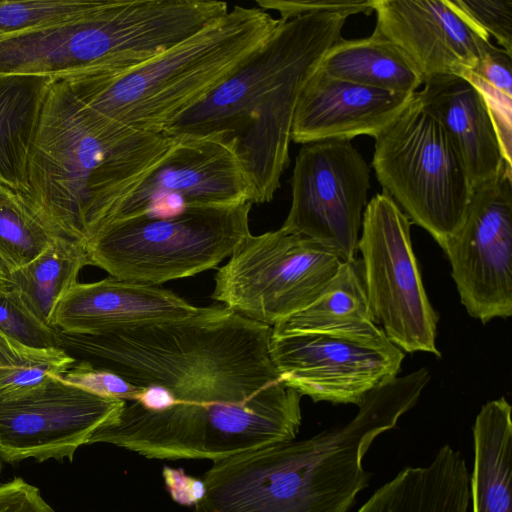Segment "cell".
Here are the masks:
<instances>
[{
  "instance_id": "cell-1",
  "label": "cell",
  "mask_w": 512,
  "mask_h": 512,
  "mask_svg": "<svg viewBox=\"0 0 512 512\" xmlns=\"http://www.w3.org/2000/svg\"><path fill=\"white\" fill-rule=\"evenodd\" d=\"M429 380L426 368L394 377L368 392L343 425L213 462L194 512H349L368 482L365 454Z\"/></svg>"
},
{
  "instance_id": "cell-2",
  "label": "cell",
  "mask_w": 512,
  "mask_h": 512,
  "mask_svg": "<svg viewBox=\"0 0 512 512\" xmlns=\"http://www.w3.org/2000/svg\"><path fill=\"white\" fill-rule=\"evenodd\" d=\"M350 15L311 13L279 22L223 83L166 129L170 136H214L228 143L253 190L270 202L289 165L299 97L326 54L342 39Z\"/></svg>"
},
{
  "instance_id": "cell-3",
  "label": "cell",
  "mask_w": 512,
  "mask_h": 512,
  "mask_svg": "<svg viewBox=\"0 0 512 512\" xmlns=\"http://www.w3.org/2000/svg\"><path fill=\"white\" fill-rule=\"evenodd\" d=\"M271 334L272 327L220 304L200 307L190 317L102 334L58 330V347L132 385L161 386L175 402L238 403L280 379Z\"/></svg>"
},
{
  "instance_id": "cell-4",
  "label": "cell",
  "mask_w": 512,
  "mask_h": 512,
  "mask_svg": "<svg viewBox=\"0 0 512 512\" xmlns=\"http://www.w3.org/2000/svg\"><path fill=\"white\" fill-rule=\"evenodd\" d=\"M172 141L86 107L64 81L53 80L30 145L23 196L58 235L85 243Z\"/></svg>"
},
{
  "instance_id": "cell-5",
  "label": "cell",
  "mask_w": 512,
  "mask_h": 512,
  "mask_svg": "<svg viewBox=\"0 0 512 512\" xmlns=\"http://www.w3.org/2000/svg\"><path fill=\"white\" fill-rule=\"evenodd\" d=\"M279 22L258 7L236 5L187 39L124 71L62 79L86 107L156 133L234 73Z\"/></svg>"
},
{
  "instance_id": "cell-6",
  "label": "cell",
  "mask_w": 512,
  "mask_h": 512,
  "mask_svg": "<svg viewBox=\"0 0 512 512\" xmlns=\"http://www.w3.org/2000/svg\"><path fill=\"white\" fill-rule=\"evenodd\" d=\"M302 395L278 379L243 402H175L152 411L125 401L115 421L97 429L88 444L106 443L149 459L213 462L295 440Z\"/></svg>"
},
{
  "instance_id": "cell-7",
  "label": "cell",
  "mask_w": 512,
  "mask_h": 512,
  "mask_svg": "<svg viewBox=\"0 0 512 512\" xmlns=\"http://www.w3.org/2000/svg\"><path fill=\"white\" fill-rule=\"evenodd\" d=\"M180 21L168 0H94L68 20L0 34V74L62 80L128 70L175 45Z\"/></svg>"
},
{
  "instance_id": "cell-8",
  "label": "cell",
  "mask_w": 512,
  "mask_h": 512,
  "mask_svg": "<svg viewBox=\"0 0 512 512\" xmlns=\"http://www.w3.org/2000/svg\"><path fill=\"white\" fill-rule=\"evenodd\" d=\"M251 203L135 218L101 228L84 243L89 265L146 285L194 276L231 256L250 234Z\"/></svg>"
},
{
  "instance_id": "cell-9",
  "label": "cell",
  "mask_w": 512,
  "mask_h": 512,
  "mask_svg": "<svg viewBox=\"0 0 512 512\" xmlns=\"http://www.w3.org/2000/svg\"><path fill=\"white\" fill-rule=\"evenodd\" d=\"M416 92L375 137L372 167L383 192L444 250L465 218L473 189L443 127Z\"/></svg>"
},
{
  "instance_id": "cell-10",
  "label": "cell",
  "mask_w": 512,
  "mask_h": 512,
  "mask_svg": "<svg viewBox=\"0 0 512 512\" xmlns=\"http://www.w3.org/2000/svg\"><path fill=\"white\" fill-rule=\"evenodd\" d=\"M341 263L328 248L282 226L250 233L216 272L211 297L273 327L312 303Z\"/></svg>"
},
{
  "instance_id": "cell-11",
  "label": "cell",
  "mask_w": 512,
  "mask_h": 512,
  "mask_svg": "<svg viewBox=\"0 0 512 512\" xmlns=\"http://www.w3.org/2000/svg\"><path fill=\"white\" fill-rule=\"evenodd\" d=\"M410 220L385 192L363 212L358 250L361 276L375 323L403 352L436 348L438 314L427 297L410 237Z\"/></svg>"
},
{
  "instance_id": "cell-12",
  "label": "cell",
  "mask_w": 512,
  "mask_h": 512,
  "mask_svg": "<svg viewBox=\"0 0 512 512\" xmlns=\"http://www.w3.org/2000/svg\"><path fill=\"white\" fill-rule=\"evenodd\" d=\"M292 202L282 225L355 260L370 189V168L350 140L303 144L290 180Z\"/></svg>"
},
{
  "instance_id": "cell-13",
  "label": "cell",
  "mask_w": 512,
  "mask_h": 512,
  "mask_svg": "<svg viewBox=\"0 0 512 512\" xmlns=\"http://www.w3.org/2000/svg\"><path fill=\"white\" fill-rule=\"evenodd\" d=\"M172 137L167 152L113 207L100 229L195 208L254 204L252 187L228 143L214 136Z\"/></svg>"
},
{
  "instance_id": "cell-14",
  "label": "cell",
  "mask_w": 512,
  "mask_h": 512,
  "mask_svg": "<svg viewBox=\"0 0 512 512\" xmlns=\"http://www.w3.org/2000/svg\"><path fill=\"white\" fill-rule=\"evenodd\" d=\"M270 354L280 379L314 402L358 405L397 377L404 352L382 329L373 333L305 332L273 336Z\"/></svg>"
},
{
  "instance_id": "cell-15",
  "label": "cell",
  "mask_w": 512,
  "mask_h": 512,
  "mask_svg": "<svg viewBox=\"0 0 512 512\" xmlns=\"http://www.w3.org/2000/svg\"><path fill=\"white\" fill-rule=\"evenodd\" d=\"M461 303L483 324L512 315V167L473 190L443 250Z\"/></svg>"
},
{
  "instance_id": "cell-16",
  "label": "cell",
  "mask_w": 512,
  "mask_h": 512,
  "mask_svg": "<svg viewBox=\"0 0 512 512\" xmlns=\"http://www.w3.org/2000/svg\"><path fill=\"white\" fill-rule=\"evenodd\" d=\"M125 400L103 397L60 377L11 398L0 399V459L73 461L93 433L117 418Z\"/></svg>"
},
{
  "instance_id": "cell-17",
  "label": "cell",
  "mask_w": 512,
  "mask_h": 512,
  "mask_svg": "<svg viewBox=\"0 0 512 512\" xmlns=\"http://www.w3.org/2000/svg\"><path fill=\"white\" fill-rule=\"evenodd\" d=\"M376 26L413 61L423 78L461 76L493 47L448 0H374Z\"/></svg>"
},
{
  "instance_id": "cell-18",
  "label": "cell",
  "mask_w": 512,
  "mask_h": 512,
  "mask_svg": "<svg viewBox=\"0 0 512 512\" xmlns=\"http://www.w3.org/2000/svg\"><path fill=\"white\" fill-rule=\"evenodd\" d=\"M320 68V67H319ZM414 94L395 93L330 77L320 69L297 102L291 141L377 137L406 108Z\"/></svg>"
},
{
  "instance_id": "cell-19",
  "label": "cell",
  "mask_w": 512,
  "mask_h": 512,
  "mask_svg": "<svg viewBox=\"0 0 512 512\" xmlns=\"http://www.w3.org/2000/svg\"><path fill=\"white\" fill-rule=\"evenodd\" d=\"M199 308L169 290L109 276L74 284L57 304L52 327L68 334L95 335L190 317Z\"/></svg>"
},
{
  "instance_id": "cell-20",
  "label": "cell",
  "mask_w": 512,
  "mask_h": 512,
  "mask_svg": "<svg viewBox=\"0 0 512 512\" xmlns=\"http://www.w3.org/2000/svg\"><path fill=\"white\" fill-rule=\"evenodd\" d=\"M417 96L438 119L468 175L472 189L507 164L488 108L478 90L458 75L424 79Z\"/></svg>"
},
{
  "instance_id": "cell-21",
  "label": "cell",
  "mask_w": 512,
  "mask_h": 512,
  "mask_svg": "<svg viewBox=\"0 0 512 512\" xmlns=\"http://www.w3.org/2000/svg\"><path fill=\"white\" fill-rule=\"evenodd\" d=\"M511 405L501 397L482 406L473 426L472 512H512Z\"/></svg>"
},
{
  "instance_id": "cell-22",
  "label": "cell",
  "mask_w": 512,
  "mask_h": 512,
  "mask_svg": "<svg viewBox=\"0 0 512 512\" xmlns=\"http://www.w3.org/2000/svg\"><path fill=\"white\" fill-rule=\"evenodd\" d=\"M52 81L0 74V182L22 194L28 189L30 145Z\"/></svg>"
},
{
  "instance_id": "cell-23",
  "label": "cell",
  "mask_w": 512,
  "mask_h": 512,
  "mask_svg": "<svg viewBox=\"0 0 512 512\" xmlns=\"http://www.w3.org/2000/svg\"><path fill=\"white\" fill-rule=\"evenodd\" d=\"M319 69L333 78L402 94H414L424 81L405 52L375 32L361 39L342 38Z\"/></svg>"
},
{
  "instance_id": "cell-24",
  "label": "cell",
  "mask_w": 512,
  "mask_h": 512,
  "mask_svg": "<svg viewBox=\"0 0 512 512\" xmlns=\"http://www.w3.org/2000/svg\"><path fill=\"white\" fill-rule=\"evenodd\" d=\"M379 328L370 310L359 263L342 262L319 296L272 327L273 336L305 332L365 334Z\"/></svg>"
},
{
  "instance_id": "cell-25",
  "label": "cell",
  "mask_w": 512,
  "mask_h": 512,
  "mask_svg": "<svg viewBox=\"0 0 512 512\" xmlns=\"http://www.w3.org/2000/svg\"><path fill=\"white\" fill-rule=\"evenodd\" d=\"M87 265L84 243L57 236L34 260L10 273L12 287L32 313L52 327L57 304L78 282L80 271Z\"/></svg>"
},
{
  "instance_id": "cell-26",
  "label": "cell",
  "mask_w": 512,
  "mask_h": 512,
  "mask_svg": "<svg viewBox=\"0 0 512 512\" xmlns=\"http://www.w3.org/2000/svg\"><path fill=\"white\" fill-rule=\"evenodd\" d=\"M57 236L22 193L0 182V260L10 273L34 260Z\"/></svg>"
},
{
  "instance_id": "cell-27",
  "label": "cell",
  "mask_w": 512,
  "mask_h": 512,
  "mask_svg": "<svg viewBox=\"0 0 512 512\" xmlns=\"http://www.w3.org/2000/svg\"><path fill=\"white\" fill-rule=\"evenodd\" d=\"M76 359L61 348H36L0 331V399L22 395L62 376Z\"/></svg>"
},
{
  "instance_id": "cell-28",
  "label": "cell",
  "mask_w": 512,
  "mask_h": 512,
  "mask_svg": "<svg viewBox=\"0 0 512 512\" xmlns=\"http://www.w3.org/2000/svg\"><path fill=\"white\" fill-rule=\"evenodd\" d=\"M461 77L482 96L497 131L504 159L512 166V54L493 45L477 66Z\"/></svg>"
},
{
  "instance_id": "cell-29",
  "label": "cell",
  "mask_w": 512,
  "mask_h": 512,
  "mask_svg": "<svg viewBox=\"0 0 512 512\" xmlns=\"http://www.w3.org/2000/svg\"><path fill=\"white\" fill-rule=\"evenodd\" d=\"M94 0H0V34L68 20L86 12Z\"/></svg>"
},
{
  "instance_id": "cell-30",
  "label": "cell",
  "mask_w": 512,
  "mask_h": 512,
  "mask_svg": "<svg viewBox=\"0 0 512 512\" xmlns=\"http://www.w3.org/2000/svg\"><path fill=\"white\" fill-rule=\"evenodd\" d=\"M0 331L31 347L59 348L58 330L40 321L13 287L0 291Z\"/></svg>"
},
{
  "instance_id": "cell-31",
  "label": "cell",
  "mask_w": 512,
  "mask_h": 512,
  "mask_svg": "<svg viewBox=\"0 0 512 512\" xmlns=\"http://www.w3.org/2000/svg\"><path fill=\"white\" fill-rule=\"evenodd\" d=\"M475 29L512 54V0H448Z\"/></svg>"
},
{
  "instance_id": "cell-32",
  "label": "cell",
  "mask_w": 512,
  "mask_h": 512,
  "mask_svg": "<svg viewBox=\"0 0 512 512\" xmlns=\"http://www.w3.org/2000/svg\"><path fill=\"white\" fill-rule=\"evenodd\" d=\"M60 378L67 384L91 393L125 401H135L143 390L142 387L128 383L115 373L83 360H76Z\"/></svg>"
},
{
  "instance_id": "cell-33",
  "label": "cell",
  "mask_w": 512,
  "mask_h": 512,
  "mask_svg": "<svg viewBox=\"0 0 512 512\" xmlns=\"http://www.w3.org/2000/svg\"><path fill=\"white\" fill-rule=\"evenodd\" d=\"M256 4L264 11H277L282 20L321 12H343L350 16L374 12V0H257Z\"/></svg>"
},
{
  "instance_id": "cell-34",
  "label": "cell",
  "mask_w": 512,
  "mask_h": 512,
  "mask_svg": "<svg viewBox=\"0 0 512 512\" xmlns=\"http://www.w3.org/2000/svg\"><path fill=\"white\" fill-rule=\"evenodd\" d=\"M0 512H55L40 490L20 477L0 484Z\"/></svg>"
},
{
  "instance_id": "cell-35",
  "label": "cell",
  "mask_w": 512,
  "mask_h": 512,
  "mask_svg": "<svg viewBox=\"0 0 512 512\" xmlns=\"http://www.w3.org/2000/svg\"><path fill=\"white\" fill-rule=\"evenodd\" d=\"M163 478L171 497L181 505H195L205 494L203 481L186 475L182 469L165 467Z\"/></svg>"
},
{
  "instance_id": "cell-36",
  "label": "cell",
  "mask_w": 512,
  "mask_h": 512,
  "mask_svg": "<svg viewBox=\"0 0 512 512\" xmlns=\"http://www.w3.org/2000/svg\"><path fill=\"white\" fill-rule=\"evenodd\" d=\"M135 401L148 410L160 411L171 407L175 403V398L169 390L151 385L144 387Z\"/></svg>"
},
{
  "instance_id": "cell-37",
  "label": "cell",
  "mask_w": 512,
  "mask_h": 512,
  "mask_svg": "<svg viewBox=\"0 0 512 512\" xmlns=\"http://www.w3.org/2000/svg\"><path fill=\"white\" fill-rule=\"evenodd\" d=\"M356 512H407L405 510L387 506V505H381V504H366L362 505Z\"/></svg>"
},
{
  "instance_id": "cell-38",
  "label": "cell",
  "mask_w": 512,
  "mask_h": 512,
  "mask_svg": "<svg viewBox=\"0 0 512 512\" xmlns=\"http://www.w3.org/2000/svg\"><path fill=\"white\" fill-rule=\"evenodd\" d=\"M10 287H12L10 272L0 260V291L6 290Z\"/></svg>"
},
{
  "instance_id": "cell-39",
  "label": "cell",
  "mask_w": 512,
  "mask_h": 512,
  "mask_svg": "<svg viewBox=\"0 0 512 512\" xmlns=\"http://www.w3.org/2000/svg\"><path fill=\"white\" fill-rule=\"evenodd\" d=\"M1 471H2V460L0 459V475H1Z\"/></svg>"
}]
</instances>
